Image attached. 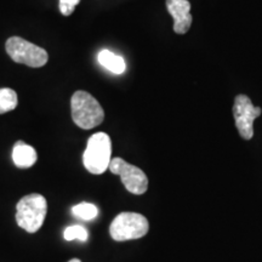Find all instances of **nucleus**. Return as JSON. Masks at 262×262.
Returning <instances> with one entry per match:
<instances>
[{
	"label": "nucleus",
	"instance_id": "nucleus-1",
	"mask_svg": "<svg viewBox=\"0 0 262 262\" xmlns=\"http://www.w3.org/2000/svg\"><path fill=\"white\" fill-rule=\"evenodd\" d=\"M72 119L80 129L90 130L100 125L104 119L103 108L86 91H77L71 98Z\"/></svg>",
	"mask_w": 262,
	"mask_h": 262
},
{
	"label": "nucleus",
	"instance_id": "nucleus-2",
	"mask_svg": "<svg viewBox=\"0 0 262 262\" xmlns=\"http://www.w3.org/2000/svg\"><path fill=\"white\" fill-rule=\"evenodd\" d=\"M16 222L28 233H35L44 224L48 212L45 196L33 193L24 196L16 205Z\"/></svg>",
	"mask_w": 262,
	"mask_h": 262
},
{
	"label": "nucleus",
	"instance_id": "nucleus-3",
	"mask_svg": "<svg viewBox=\"0 0 262 262\" xmlns=\"http://www.w3.org/2000/svg\"><path fill=\"white\" fill-rule=\"evenodd\" d=\"M112 155V142L104 133L94 134L88 141L83 156L84 166L94 175H101L108 169Z\"/></svg>",
	"mask_w": 262,
	"mask_h": 262
},
{
	"label": "nucleus",
	"instance_id": "nucleus-4",
	"mask_svg": "<svg viewBox=\"0 0 262 262\" xmlns=\"http://www.w3.org/2000/svg\"><path fill=\"white\" fill-rule=\"evenodd\" d=\"M149 229L148 220L137 212H122L110 226V234L116 242L145 237Z\"/></svg>",
	"mask_w": 262,
	"mask_h": 262
},
{
	"label": "nucleus",
	"instance_id": "nucleus-5",
	"mask_svg": "<svg viewBox=\"0 0 262 262\" xmlns=\"http://www.w3.org/2000/svg\"><path fill=\"white\" fill-rule=\"evenodd\" d=\"M5 49L12 61L32 68H40L49 61V55L44 49L25 40L24 38H9L5 44Z\"/></svg>",
	"mask_w": 262,
	"mask_h": 262
},
{
	"label": "nucleus",
	"instance_id": "nucleus-6",
	"mask_svg": "<svg viewBox=\"0 0 262 262\" xmlns=\"http://www.w3.org/2000/svg\"><path fill=\"white\" fill-rule=\"evenodd\" d=\"M108 169L114 175H119L123 185L133 194H143L148 189V179L146 173L135 165H131L122 158H113Z\"/></svg>",
	"mask_w": 262,
	"mask_h": 262
},
{
	"label": "nucleus",
	"instance_id": "nucleus-7",
	"mask_svg": "<svg viewBox=\"0 0 262 262\" xmlns=\"http://www.w3.org/2000/svg\"><path fill=\"white\" fill-rule=\"evenodd\" d=\"M262 110L255 107L247 95H238L233 104L235 126L242 139L250 140L254 136V122L260 117Z\"/></svg>",
	"mask_w": 262,
	"mask_h": 262
},
{
	"label": "nucleus",
	"instance_id": "nucleus-8",
	"mask_svg": "<svg viewBox=\"0 0 262 262\" xmlns=\"http://www.w3.org/2000/svg\"><path fill=\"white\" fill-rule=\"evenodd\" d=\"M166 9L173 19V32L186 34L191 28L193 17L188 0H166Z\"/></svg>",
	"mask_w": 262,
	"mask_h": 262
},
{
	"label": "nucleus",
	"instance_id": "nucleus-9",
	"mask_svg": "<svg viewBox=\"0 0 262 262\" xmlns=\"http://www.w3.org/2000/svg\"><path fill=\"white\" fill-rule=\"evenodd\" d=\"M12 160L17 168L28 169L34 165L38 160L37 150L27 143L18 141L15 143L14 149H12Z\"/></svg>",
	"mask_w": 262,
	"mask_h": 262
},
{
	"label": "nucleus",
	"instance_id": "nucleus-10",
	"mask_svg": "<svg viewBox=\"0 0 262 262\" xmlns=\"http://www.w3.org/2000/svg\"><path fill=\"white\" fill-rule=\"evenodd\" d=\"M97 60L102 67L111 71L114 74H123L126 70V64L124 58L110 50H102L98 52Z\"/></svg>",
	"mask_w": 262,
	"mask_h": 262
},
{
	"label": "nucleus",
	"instance_id": "nucleus-11",
	"mask_svg": "<svg viewBox=\"0 0 262 262\" xmlns=\"http://www.w3.org/2000/svg\"><path fill=\"white\" fill-rule=\"evenodd\" d=\"M18 98L16 91L9 88L0 89V114L8 113L17 107Z\"/></svg>",
	"mask_w": 262,
	"mask_h": 262
},
{
	"label": "nucleus",
	"instance_id": "nucleus-12",
	"mask_svg": "<svg viewBox=\"0 0 262 262\" xmlns=\"http://www.w3.org/2000/svg\"><path fill=\"white\" fill-rule=\"evenodd\" d=\"M72 212H73V215L78 216V217L83 219V220L90 221L94 220V219L98 215V209L96 205L91 204V203L83 202L80 203V204L73 206V208H72Z\"/></svg>",
	"mask_w": 262,
	"mask_h": 262
},
{
	"label": "nucleus",
	"instance_id": "nucleus-13",
	"mask_svg": "<svg viewBox=\"0 0 262 262\" xmlns=\"http://www.w3.org/2000/svg\"><path fill=\"white\" fill-rule=\"evenodd\" d=\"M64 239L66 241H78L80 242H86L88 238H89V234H88V231L85 229L83 226L75 225L71 226V227L64 229Z\"/></svg>",
	"mask_w": 262,
	"mask_h": 262
},
{
	"label": "nucleus",
	"instance_id": "nucleus-14",
	"mask_svg": "<svg viewBox=\"0 0 262 262\" xmlns=\"http://www.w3.org/2000/svg\"><path fill=\"white\" fill-rule=\"evenodd\" d=\"M80 3V0H60V4H58V8H60V11L62 15L70 16L73 14L75 6Z\"/></svg>",
	"mask_w": 262,
	"mask_h": 262
},
{
	"label": "nucleus",
	"instance_id": "nucleus-15",
	"mask_svg": "<svg viewBox=\"0 0 262 262\" xmlns=\"http://www.w3.org/2000/svg\"><path fill=\"white\" fill-rule=\"evenodd\" d=\"M68 262H81L79 258H72V260H70Z\"/></svg>",
	"mask_w": 262,
	"mask_h": 262
}]
</instances>
